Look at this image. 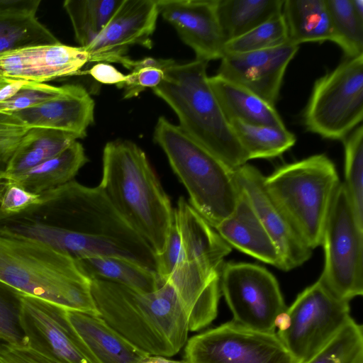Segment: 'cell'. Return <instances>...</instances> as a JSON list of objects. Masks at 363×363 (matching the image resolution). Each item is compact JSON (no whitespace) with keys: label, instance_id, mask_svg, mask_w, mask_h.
<instances>
[{"label":"cell","instance_id":"1","mask_svg":"<svg viewBox=\"0 0 363 363\" xmlns=\"http://www.w3.org/2000/svg\"><path fill=\"white\" fill-rule=\"evenodd\" d=\"M0 235L40 242L74 261L114 256L157 271L155 252L101 188L74 179L43 193L40 203L21 213L0 215Z\"/></svg>","mask_w":363,"mask_h":363},{"label":"cell","instance_id":"2","mask_svg":"<svg viewBox=\"0 0 363 363\" xmlns=\"http://www.w3.org/2000/svg\"><path fill=\"white\" fill-rule=\"evenodd\" d=\"M90 286L99 315L138 349L170 357L185 345L188 315L169 281L162 279L157 289L147 293L100 280L90 281Z\"/></svg>","mask_w":363,"mask_h":363},{"label":"cell","instance_id":"3","mask_svg":"<svg viewBox=\"0 0 363 363\" xmlns=\"http://www.w3.org/2000/svg\"><path fill=\"white\" fill-rule=\"evenodd\" d=\"M99 186L121 217L160 254L174 208L145 152L129 140L107 143Z\"/></svg>","mask_w":363,"mask_h":363},{"label":"cell","instance_id":"4","mask_svg":"<svg viewBox=\"0 0 363 363\" xmlns=\"http://www.w3.org/2000/svg\"><path fill=\"white\" fill-rule=\"evenodd\" d=\"M207 65L198 60L175 62L152 91L174 111L189 138L235 169L248 158L209 84Z\"/></svg>","mask_w":363,"mask_h":363},{"label":"cell","instance_id":"5","mask_svg":"<svg viewBox=\"0 0 363 363\" xmlns=\"http://www.w3.org/2000/svg\"><path fill=\"white\" fill-rule=\"evenodd\" d=\"M0 281L67 310L99 315L90 281L74 261L40 242L0 235Z\"/></svg>","mask_w":363,"mask_h":363},{"label":"cell","instance_id":"6","mask_svg":"<svg viewBox=\"0 0 363 363\" xmlns=\"http://www.w3.org/2000/svg\"><path fill=\"white\" fill-rule=\"evenodd\" d=\"M154 140L186 188L190 205L213 228L233 213L240 196L235 169L163 116L156 123Z\"/></svg>","mask_w":363,"mask_h":363},{"label":"cell","instance_id":"7","mask_svg":"<svg viewBox=\"0 0 363 363\" xmlns=\"http://www.w3.org/2000/svg\"><path fill=\"white\" fill-rule=\"evenodd\" d=\"M340 182L335 164L324 154L284 164L264 179L269 196L312 250L322 245L325 223Z\"/></svg>","mask_w":363,"mask_h":363},{"label":"cell","instance_id":"8","mask_svg":"<svg viewBox=\"0 0 363 363\" xmlns=\"http://www.w3.org/2000/svg\"><path fill=\"white\" fill-rule=\"evenodd\" d=\"M363 119V55L347 58L319 77L303 113L308 131L343 140Z\"/></svg>","mask_w":363,"mask_h":363},{"label":"cell","instance_id":"9","mask_svg":"<svg viewBox=\"0 0 363 363\" xmlns=\"http://www.w3.org/2000/svg\"><path fill=\"white\" fill-rule=\"evenodd\" d=\"M349 302L318 279L278 316L277 335L298 363L317 354L350 320Z\"/></svg>","mask_w":363,"mask_h":363},{"label":"cell","instance_id":"10","mask_svg":"<svg viewBox=\"0 0 363 363\" xmlns=\"http://www.w3.org/2000/svg\"><path fill=\"white\" fill-rule=\"evenodd\" d=\"M325 264L318 279L336 297L350 301L363 294V230L355 220L343 182L333 197L322 245Z\"/></svg>","mask_w":363,"mask_h":363},{"label":"cell","instance_id":"11","mask_svg":"<svg viewBox=\"0 0 363 363\" xmlns=\"http://www.w3.org/2000/svg\"><path fill=\"white\" fill-rule=\"evenodd\" d=\"M220 286L233 321L252 330L276 332L277 318L287 306L270 272L252 263H224Z\"/></svg>","mask_w":363,"mask_h":363},{"label":"cell","instance_id":"12","mask_svg":"<svg viewBox=\"0 0 363 363\" xmlns=\"http://www.w3.org/2000/svg\"><path fill=\"white\" fill-rule=\"evenodd\" d=\"M184 346L186 363H298L276 332L233 320L191 337Z\"/></svg>","mask_w":363,"mask_h":363},{"label":"cell","instance_id":"13","mask_svg":"<svg viewBox=\"0 0 363 363\" xmlns=\"http://www.w3.org/2000/svg\"><path fill=\"white\" fill-rule=\"evenodd\" d=\"M21 318L28 348L59 363H101L71 324L67 309L25 295Z\"/></svg>","mask_w":363,"mask_h":363},{"label":"cell","instance_id":"14","mask_svg":"<svg viewBox=\"0 0 363 363\" xmlns=\"http://www.w3.org/2000/svg\"><path fill=\"white\" fill-rule=\"evenodd\" d=\"M157 0H123L98 35L86 48L89 62L118 63L130 69V47L150 48L159 16Z\"/></svg>","mask_w":363,"mask_h":363},{"label":"cell","instance_id":"15","mask_svg":"<svg viewBox=\"0 0 363 363\" xmlns=\"http://www.w3.org/2000/svg\"><path fill=\"white\" fill-rule=\"evenodd\" d=\"M236 182L245 194L266 230L276 244L282 261V269L296 268L312 255L288 218L268 194L264 176L255 167L245 164L234 170Z\"/></svg>","mask_w":363,"mask_h":363},{"label":"cell","instance_id":"16","mask_svg":"<svg viewBox=\"0 0 363 363\" xmlns=\"http://www.w3.org/2000/svg\"><path fill=\"white\" fill-rule=\"evenodd\" d=\"M298 48L299 46L287 43L255 52L225 53L217 75L239 84L274 106L287 67Z\"/></svg>","mask_w":363,"mask_h":363},{"label":"cell","instance_id":"17","mask_svg":"<svg viewBox=\"0 0 363 363\" xmlns=\"http://www.w3.org/2000/svg\"><path fill=\"white\" fill-rule=\"evenodd\" d=\"M159 14L190 47L196 60L221 59L225 43L218 15V0H157Z\"/></svg>","mask_w":363,"mask_h":363},{"label":"cell","instance_id":"18","mask_svg":"<svg viewBox=\"0 0 363 363\" xmlns=\"http://www.w3.org/2000/svg\"><path fill=\"white\" fill-rule=\"evenodd\" d=\"M89 62L82 47L61 43L30 47L0 55V77L35 83L79 72Z\"/></svg>","mask_w":363,"mask_h":363},{"label":"cell","instance_id":"19","mask_svg":"<svg viewBox=\"0 0 363 363\" xmlns=\"http://www.w3.org/2000/svg\"><path fill=\"white\" fill-rule=\"evenodd\" d=\"M94 106L83 86L65 84L55 97L12 114L28 128L60 130L80 139L94 122Z\"/></svg>","mask_w":363,"mask_h":363},{"label":"cell","instance_id":"20","mask_svg":"<svg viewBox=\"0 0 363 363\" xmlns=\"http://www.w3.org/2000/svg\"><path fill=\"white\" fill-rule=\"evenodd\" d=\"M174 219L181 238V261L220 271L232 247L183 196L174 208Z\"/></svg>","mask_w":363,"mask_h":363},{"label":"cell","instance_id":"21","mask_svg":"<svg viewBox=\"0 0 363 363\" xmlns=\"http://www.w3.org/2000/svg\"><path fill=\"white\" fill-rule=\"evenodd\" d=\"M214 229L230 247L282 269L276 244L240 189L234 211Z\"/></svg>","mask_w":363,"mask_h":363},{"label":"cell","instance_id":"22","mask_svg":"<svg viewBox=\"0 0 363 363\" xmlns=\"http://www.w3.org/2000/svg\"><path fill=\"white\" fill-rule=\"evenodd\" d=\"M69 320L101 363H140L149 354L138 349L99 315L67 310Z\"/></svg>","mask_w":363,"mask_h":363},{"label":"cell","instance_id":"23","mask_svg":"<svg viewBox=\"0 0 363 363\" xmlns=\"http://www.w3.org/2000/svg\"><path fill=\"white\" fill-rule=\"evenodd\" d=\"M208 82L229 122L286 127L274 106L250 91L217 74Z\"/></svg>","mask_w":363,"mask_h":363},{"label":"cell","instance_id":"24","mask_svg":"<svg viewBox=\"0 0 363 363\" xmlns=\"http://www.w3.org/2000/svg\"><path fill=\"white\" fill-rule=\"evenodd\" d=\"M74 262L89 281H108L144 293L155 291L162 283L156 272L123 257L93 256Z\"/></svg>","mask_w":363,"mask_h":363},{"label":"cell","instance_id":"25","mask_svg":"<svg viewBox=\"0 0 363 363\" xmlns=\"http://www.w3.org/2000/svg\"><path fill=\"white\" fill-rule=\"evenodd\" d=\"M87 162L83 145L76 140L54 157L12 178L27 191L40 194L74 180Z\"/></svg>","mask_w":363,"mask_h":363},{"label":"cell","instance_id":"26","mask_svg":"<svg viewBox=\"0 0 363 363\" xmlns=\"http://www.w3.org/2000/svg\"><path fill=\"white\" fill-rule=\"evenodd\" d=\"M281 14L287 29L288 43L331 41L330 14L325 0H284Z\"/></svg>","mask_w":363,"mask_h":363},{"label":"cell","instance_id":"27","mask_svg":"<svg viewBox=\"0 0 363 363\" xmlns=\"http://www.w3.org/2000/svg\"><path fill=\"white\" fill-rule=\"evenodd\" d=\"M77 140L75 135L60 130L29 128L1 176H18L57 155Z\"/></svg>","mask_w":363,"mask_h":363},{"label":"cell","instance_id":"28","mask_svg":"<svg viewBox=\"0 0 363 363\" xmlns=\"http://www.w3.org/2000/svg\"><path fill=\"white\" fill-rule=\"evenodd\" d=\"M284 0H218L225 42L238 38L280 15Z\"/></svg>","mask_w":363,"mask_h":363},{"label":"cell","instance_id":"29","mask_svg":"<svg viewBox=\"0 0 363 363\" xmlns=\"http://www.w3.org/2000/svg\"><path fill=\"white\" fill-rule=\"evenodd\" d=\"M35 12L0 11V55L30 47L60 43Z\"/></svg>","mask_w":363,"mask_h":363},{"label":"cell","instance_id":"30","mask_svg":"<svg viewBox=\"0 0 363 363\" xmlns=\"http://www.w3.org/2000/svg\"><path fill=\"white\" fill-rule=\"evenodd\" d=\"M230 125L248 160L280 156L294 145L295 135L286 128L232 121Z\"/></svg>","mask_w":363,"mask_h":363},{"label":"cell","instance_id":"31","mask_svg":"<svg viewBox=\"0 0 363 363\" xmlns=\"http://www.w3.org/2000/svg\"><path fill=\"white\" fill-rule=\"evenodd\" d=\"M123 0H66L63 8L71 21L76 41L86 48L98 35Z\"/></svg>","mask_w":363,"mask_h":363},{"label":"cell","instance_id":"32","mask_svg":"<svg viewBox=\"0 0 363 363\" xmlns=\"http://www.w3.org/2000/svg\"><path fill=\"white\" fill-rule=\"evenodd\" d=\"M330 14L331 41L347 58L363 55V20L354 12L351 0H325Z\"/></svg>","mask_w":363,"mask_h":363},{"label":"cell","instance_id":"33","mask_svg":"<svg viewBox=\"0 0 363 363\" xmlns=\"http://www.w3.org/2000/svg\"><path fill=\"white\" fill-rule=\"evenodd\" d=\"M345 182L358 226L363 230V126L359 125L343 140Z\"/></svg>","mask_w":363,"mask_h":363},{"label":"cell","instance_id":"34","mask_svg":"<svg viewBox=\"0 0 363 363\" xmlns=\"http://www.w3.org/2000/svg\"><path fill=\"white\" fill-rule=\"evenodd\" d=\"M301 363H363V329L352 318L317 354Z\"/></svg>","mask_w":363,"mask_h":363},{"label":"cell","instance_id":"35","mask_svg":"<svg viewBox=\"0 0 363 363\" xmlns=\"http://www.w3.org/2000/svg\"><path fill=\"white\" fill-rule=\"evenodd\" d=\"M287 43L286 26L281 13L242 35L226 42L224 54L259 51Z\"/></svg>","mask_w":363,"mask_h":363},{"label":"cell","instance_id":"36","mask_svg":"<svg viewBox=\"0 0 363 363\" xmlns=\"http://www.w3.org/2000/svg\"><path fill=\"white\" fill-rule=\"evenodd\" d=\"M24 296L0 281V340L4 343L26 347L21 318Z\"/></svg>","mask_w":363,"mask_h":363},{"label":"cell","instance_id":"37","mask_svg":"<svg viewBox=\"0 0 363 363\" xmlns=\"http://www.w3.org/2000/svg\"><path fill=\"white\" fill-rule=\"evenodd\" d=\"M172 59L145 57L135 60L125 81L119 89H123V99L138 96L147 88H155L164 79L167 69L174 64Z\"/></svg>","mask_w":363,"mask_h":363},{"label":"cell","instance_id":"38","mask_svg":"<svg viewBox=\"0 0 363 363\" xmlns=\"http://www.w3.org/2000/svg\"><path fill=\"white\" fill-rule=\"evenodd\" d=\"M62 86L26 82L11 97L0 102V112L13 113L42 104L57 96Z\"/></svg>","mask_w":363,"mask_h":363},{"label":"cell","instance_id":"39","mask_svg":"<svg viewBox=\"0 0 363 363\" xmlns=\"http://www.w3.org/2000/svg\"><path fill=\"white\" fill-rule=\"evenodd\" d=\"M42 196L27 191L12 177L0 176L1 216L21 213L40 203Z\"/></svg>","mask_w":363,"mask_h":363},{"label":"cell","instance_id":"40","mask_svg":"<svg viewBox=\"0 0 363 363\" xmlns=\"http://www.w3.org/2000/svg\"><path fill=\"white\" fill-rule=\"evenodd\" d=\"M28 129L13 114L0 112V176Z\"/></svg>","mask_w":363,"mask_h":363},{"label":"cell","instance_id":"41","mask_svg":"<svg viewBox=\"0 0 363 363\" xmlns=\"http://www.w3.org/2000/svg\"><path fill=\"white\" fill-rule=\"evenodd\" d=\"M157 273L162 279H167L181 261V238L174 218L164 249L160 254L157 255Z\"/></svg>","mask_w":363,"mask_h":363},{"label":"cell","instance_id":"42","mask_svg":"<svg viewBox=\"0 0 363 363\" xmlns=\"http://www.w3.org/2000/svg\"><path fill=\"white\" fill-rule=\"evenodd\" d=\"M0 363H59L28 347L0 344Z\"/></svg>","mask_w":363,"mask_h":363},{"label":"cell","instance_id":"43","mask_svg":"<svg viewBox=\"0 0 363 363\" xmlns=\"http://www.w3.org/2000/svg\"><path fill=\"white\" fill-rule=\"evenodd\" d=\"M88 73L96 81L105 84H114L118 88L125 81L127 75L106 62H97L89 69Z\"/></svg>","mask_w":363,"mask_h":363},{"label":"cell","instance_id":"44","mask_svg":"<svg viewBox=\"0 0 363 363\" xmlns=\"http://www.w3.org/2000/svg\"><path fill=\"white\" fill-rule=\"evenodd\" d=\"M40 4L39 0H0V11L21 10L36 13Z\"/></svg>","mask_w":363,"mask_h":363},{"label":"cell","instance_id":"45","mask_svg":"<svg viewBox=\"0 0 363 363\" xmlns=\"http://www.w3.org/2000/svg\"><path fill=\"white\" fill-rule=\"evenodd\" d=\"M140 363H186V362L184 359L178 361L170 359L168 357L163 356L148 355Z\"/></svg>","mask_w":363,"mask_h":363},{"label":"cell","instance_id":"46","mask_svg":"<svg viewBox=\"0 0 363 363\" xmlns=\"http://www.w3.org/2000/svg\"><path fill=\"white\" fill-rule=\"evenodd\" d=\"M352 7L358 17L363 20V0H351Z\"/></svg>","mask_w":363,"mask_h":363},{"label":"cell","instance_id":"47","mask_svg":"<svg viewBox=\"0 0 363 363\" xmlns=\"http://www.w3.org/2000/svg\"><path fill=\"white\" fill-rule=\"evenodd\" d=\"M2 78H4V77H0V80H1Z\"/></svg>","mask_w":363,"mask_h":363}]
</instances>
